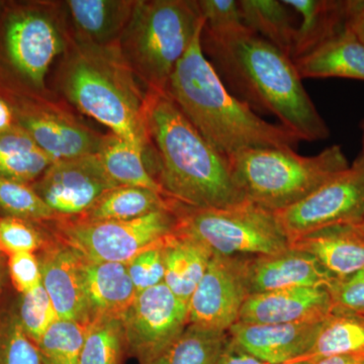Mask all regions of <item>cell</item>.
<instances>
[{"mask_svg": "<svg viewBox=\"0 0 364 364\" xmlns=\"http://www.w3.org/2000/svg\"><path fill=\"white\" fill-rule=\"evenodd\" d=\"M323 320L296 324L237 322L230 328L228 334L235 345L264 363H284L308 353L320 331Z\"/></svg>", "mask_w": 364, "mask_h": 364, "instance_id": "cell-17", "label": "cell"}, {"mask_svg": "<svg viewBox=\"0 0 364 364\" xmlns=\"http://www.w3.org/2000/svg\"><path fill=\"white\" fill-rule=\"evenodd\" d=\"M166 237V236H165ZM163 239L144 249L126 263L136 291H146L164 284L165 265Z\"/></svg>", "mask_w": 364, "mask_h": 364, "instance_id": "cell-37", "label": "cell"}, {"mask_svg": "<svg viewBox=\"0 0 364 364\" xmlns=\"http://www.w3.org/2000/svg\"><path fill=\"white\" fill-rule=\"evenodd\" d=\"M289 243L318 230L358 225L364 215V163L360 156L304 200L274 212Z\"/></svg>", "mask_w": 364, "mask_h": 364, "instance_id": "cell-9", "label": "cell"}, {"mask_svg": "<svg viewBox=\"0 0 364 364\" xmlns=\"http://www.w3.org/2000/svg\"><path fill=\"white\" fill-rule=\"evenodd\" d=\"M249 296L241 257L213 256L188 301V325L228 332Z\"/></svg>", "mask_w": 364, "mask_h": 364, "instance_id": "cell-12", "label": "cell"}, {"mask_svg": "<svg viewBox=\"0 0 364 364\" xmlns=\"http://www.w3.org/2000/svg\"><path fill=\"white\" fill-rule=\"evenodd\" d=\"M2 282H4V270H2L1 263H0V293H1Z\"/></svg>", "mask_w": 364, "mask_h": 364, "instance_id": "cell-47", "label": "cell"}, {"mask_svg": "<svg viewBox=\"0 0 364 364\" xmlns=\"http://www.w3.org/2000/svg\"><path fill=\"white\" fill-rule=\"evenodd\" d=\"M21 127L53 161L97 154L104 136L55 109L21 112Z\"/></svg>", "mask_w": 364, "mask_h": 364, "instance_id": "cell-18", "label": "cell"}, {"mask_svg": "<svg viewBox=\"0 0 364 364\" xmlns=\"http://www.w3.org/2000/svg\"><path fill=\"white\" fill-rule=\"evenodd\" d=\"M176 207L131 221L59 219L56 238L75 250L83 260L126 264L144 249L174 231Z\"/></svg>", "mask_w": 364, "mask_h": 364, "instance_id": "cell-8", "label": "cell"}, {"mask_svg": "<svg viewBox=\"0 0 364 364\" xmlns=\"http://www.w3.org/2000/svg\"><path fill=\"white\" fill-rule=\"evenodd\" d=\"M81 270L91 321L123 318L138 294L127 265L82 259Z\"/></svg>", "mask_w": 364, "mask_h": 364, "instance_id": "cell-20", "label": "cell"}, {"mask_svg": "<svg viewBox=\"0 0 364 364\" xmlns=\"http://www.w3.org/2000/svg\"><path fill=\"white\" fill-rule=\"evenodd\" d=\"M0 210L7 217L30 222L56 220V215L30 184L0 177Z\"/></svg>", "mask_w": 364, "mask_h": 364, "instance_id": "cell-33", "label": "cell"}, {"mask_svg": "<svg viewBox=\"0 0 364 364\" xmlns=\"http://www.w3.org/2000/svg\"><path fill=\"white\" fill-rule=\"evenodd\" d=\"M246 200L277 212L291 207L350 166L341 146L303 156L291 148H256L228 157Z\"/></svg>", "mask_w": 364, "mask_h": 364, "instance_id": "cell-6", "label": "cell"}, {"mask_svg": "<svg viewBox=\"0 0 364 364\" xmlns=\"http://www.w3.org/2000/svg\"><path fill=\"white\" fill-rule=\"evenodd\" d=\"M163 253L164 284L188 304L214 255L202 243L176 229L163 239Z\"/></svg>", "mask_w": 364, "mask_h": 364, "instance_id": "cell-22", "label": "cell"}, {"mask_svg": "<svg viewBox=\"0 0 364 364\" xmlns=\"http://www.w3.org/2000/svg\"><path fill=\"white\" fill-rule=\"evenodd\" d=\"M361 130H363V152L359 155L364 163V119L363 123H361Z\"/></svg>", "mask_w": 364, "mask_h": 364, "instance_id": "cell-45", "label": "cell"}, {"mask_svg": "<svg viewBox=\"0 0 364 364\" xmlns=\"http://www.w3.org/2000/svg\"><path fill=\"white\" fill-rule=\"evenodd\" d=\"M0 364H45L16 313L0 314Z\"/></svg>", "mask_w": 364, "mask_h": 364, "instance_id": "cell-34", "label": "cell"}, {"mask_svg": "<svg viewBox=\"0 0 364 364\" xmlns=\"http://www.w3.org/2000/svg\"><path fill=\"white\" fill-rule=\"evenodd\" d=\"M301 16L291 58L317 49L346 28L347 0H282Z\"/></svg>", "mask_w": 364, "mask_h": 364, "instance_id": "cell-23", "label": "cell"}, {"mask_svg": "<svg viewBox=\"0 0 364 364\" xmlns=\"http://www.w3.org/2000/svg\"><path fill=\"white\" fill-rule=\"evenodd\" d=\"M228 342V332L188 325L181 336L149 364H215Z\"/></svg>", "mask_w": 364, "mask_h": 364, "instance_id": "cell-30", "label": "cell"}, {"mask_svg": "<svg viewBox=\"0 0 364 364\" xmlns=\"http://www.w3.org/2000/svg\"><path fill=\"white\" fill-rule=\"evenodd\" d=\"M334 311L358 313L364 310V268L337 279L330 287Z\"/></svg>", "mask_w": 364, "mask_h": 364, "instance_id": "cell-39", "label": "cell"}, {"mask_svg": "<svg viewBox=\"0 0 364 364\" xmlns=\"http://www.w3.org/2000/svg\"><path fill=\"white\" fill-rule=\"evenodd\" d=\"M304 78H347L364 81V45L345 28L331 40L294 60Z\"/></svg>", "mask_w": 364, "mask_h": 364, "instance_id": "cell-21", "label": "cell"}, {"mask_svg": "<svg viewBox=\"0 0 364 364\" xmlns=\"http://www.w3.org/2000/svg\"><path fill=\"white\" fill-rule=\"evenodd\" d=\"M117 184L107 173L97 154L53 163L33 188L59 219L85 214Z\"/></svg>", "mask_w": 364, "mask_h": 364, "instance_id": "cell-11", "label": "cell"}, {"mask_svg": "<svg viewBox=\"0 0 364 364\" xmlns=\"http://www.w3.org/2000/svg\"><path fill=\"white\" fill-rule=\"evenodd\" d=\"M9 272L14 287L21 294L33 291L42 284L40 259L35 253H16L9 256Z\"/></svg>", "mask_w": 364, "mask_h": 364, "instance_id": "cell-40", "label": "cell"}, {"mask_svg": "<svg viewBox=\"0 0 364 364\" xmlns=\"http://www.w3.org/2000/svg\"><path fill=\"white\" fill-rule=\"evenodd\" d=\"M97 155L105 171L117 186L152 189L167 196L146 166L145 152L124 139L112 133L105 136Z\"/></svg>", "mask_w": 364, "mask_h": 364, "instance_id": "cell-29", "label": "cell"}, {"mask_svg": "<svg viewBox=\"0 0 364 364\" xmlns=\"http://www.w3.org/2000/svg\"><path fill=\"white\" fill-rule=\"evenodd\" d=\"M364 352V316L333 311L323 320L312 348L296 360L317 363L341 354Z\"/></svg>", "mask_w": 364, "mask_h": 364, "instance_id": "cell-28", "label": "cell"}, {"mask_svg": "<svg viewBox=\"0 0 364 364\" xmlns=\"http://www.w3.org/2000/svg\"><path fill=\"white\" fill-rule=\"evenodd\" d=\"M215 364H268L261 359L255 358L252 354L243 350L240 347L235 345L230 340L225 348L223 349L221 355L218 358Z\"/></svg>", "mask_w": 364, "mask_h": 364, "instance_id": "cell-42", "label": "cell"}, {"mask_svg": "<svg viewBox=\"0 0 364 364\" xmlns=\"http://www.w3.org/2000/svg\"><path fill=\"white\" fill-rule=\"evenodd\" d=\"M62 90L72 105L145 152L150 142L146 124L148 95L119 48L81 41L67 59Z\"/></svg>", "mask_w": 364, "mask_h": 364, "instance_id": "cell-4", "label": "cell"}, {"mask_svg": "<svg viewBox=\"0 0 364 364\" xmlns=\"http://www.w3.org/2000/svg\"><path fill=\"white\" fill-rule=\"evenodd\" d=\"M146 124L159 158L157 181L169 198L193 208L246 200L228 157L200 135L167 93L148 95Z\"/></svg>", "mask_w": 364, "mask_h": 364, "instance_id": "cell-3", "label": "cell"}, {"mask_svg": "<svg viewBox=\"0 0 364 364\" xmlns=\"http://www.w3.org/2000/svg\"><path fill=\"white\" fill-rule=\"evenodd\" d=\"M126 351L122 318H97L87 326L79 364H122Z\"/></svg>", "mask_w": 364, "mask_h": 364, "instance_id": "cell-31", "label": "cell"}, {"mask_svg": "<svg viewBox=\"0 0 364 364\" xmlns=\"http://www.w3.org/2000/svg\"><path fill=\"white\" fill-rule=\"evenodd\" d=\"M50 242L46 240L32 222L20 218H0V251L13 255L16 253H35L44 249Z\"/></svg>", "mask_w": 364, "mask_h": 364, "instance_id": "cell-36", "label": "cell"}, {"mask_svg": "<svg viewBox=\"0 0 364 364\" xmlns=\"http://www.w3.org/2000/svg\"><path fill=\"white\" fill-rule=\"evenodd\" d=\"M54 163L20 126L0 133V177L31 183Z\"/></svg>", "mask_w": 364, "mask_h": 364, "instance_id": "cell-26", "label": "cell"}, {"mask_svg": "<svg viewBox=\"0 0 364 364\" xmlns=\"http://www.w3.org/2000/svg\"><path fill=\"white\" fill-rule=\"evenodd\" d=\"M65 4L82 41L97 46H114L130 20L135 1L69 0Z\"/></svg>", "mask_w": 364, "mask_h": 364, "instance_id": "cell-24", "label": "cell"}, {"mask_svg": "<svg viewBox=\"0 0 364 364\" xmlns=\"http://www.w3.org/2000/svg\"><path fill=\"white\" fill-rule=\"evenodd\" d=\"M291 248L312 255L337 279L364 268V233L356 225L318 230L291 242Z\"/></svg>", "mask_w": 364, "mask_h": 364, "instance_id": "cell-19", "label": "cell"}, {"mask_svg": "<svg viewBox=\"0 0 364 364\" xmlns=\"http://www.w3.org/2000/svg\"><path fill=\"white\" fill-rule=\"evenodd\" d=\"M87 325L72 320L55 321L38 342L45 364H79Z\"/></svg>", "mask_w": 364, "mask_h": 364, "instance_id": "cell-32", "label": "cell"}, {"mask_svg": "<svg viewBox=\"0 0 364 364\" xmlns=\"http://www.w3.org/2000/svg\"><path fill=\"white\" fill-rule=\"evenodd\" d=\"M122 321L127 351L149 364L188 327V305L161 284L136 294Z\"/></svg>", "mask_w": 364, "mask_h": 364, "instance_id": "cell-10", "label": "cell"}, {"mask_svg": "<svg viewBox=\"0 0 364 364\" xmlns=\"http://www.w3.org/2000/svg\"><path fill=\"white\" fill-rule=\"evenodd\" d=\"M196 33L170 77L166 93L200 135L226 157L256 148L296 149L301 140L291 131L258 116L230 92Z\"/></svg>", "mask_w": 364, "mask_h": 364, "instance_id": "cell-2", "label": "cell"}, {"mask_svg": "<svg viewBox=\"0 0 364 364\" xmlns=\"http://www.w3.org/2000/svg\"><path fill=\"white\" fill-rule=\"evenodd\" d=\"M359 314H361V315H363L364 316V310L363 311H361V312H358Z\"/></svg>", "mask_w": 364, "mask_h": 364, "instance_id": "cell-49", "label": "cell"}, {"mask_svg": "<svg viewBox=\"0 0 364 364\" xmlns=\"http://www.w3.org/2000/svg\"><path fill=\"white\" fill-rule=\"evenodd\" d=\"M176 229L202 243L214 256L253 257L291 248L274 212L250 200L220 208L177 203Z\"/></svg>", "mask_w": 364, "mask_h": 364, "instance_id": "cell-7", "label": "cell"}, {"mask_svg": "<svg viewBox=\"0 0 364 364\" xmlns=\"http://www.w3.org/2000/svg\"><path fill=\"white\" fill-rule=\"evenodd\" d=\"M238 1L244 26L291 58L296 26L289 7L282 0Z\"/></svg>", "mask_w": 364, "mask_h": 364, "instance_id": "cell-27", "label": "cell"}, {"mask_svg": "<svg viewBox=\"0 0 364 364\" xmlns=\"http://www.w3.org/2000/svg\"><path fill=\"white\" fill-rule=\"evenodd\" d=\"M196 4L205 21L203 28L208 33L224 35L246 28L238 0H198Z\"/></svg>", "mask_w": 364, "mask_h": 364, "instance_id": "cell-38", "label": "cell"}, {"mask_svg": "<svg viewBox=\"0 0 364 364\" xmlns=\"http://www.w3.org/2000/svg\"><path fill=\"white\" fill-rule=\"evenodd\" d=\"M202 47L230 92L254 112L272 114L301 141L329 138L291 57L247 28L224 35L203 28Z\"/></svg>", "mask_w": 364, "mask_h": 364, "instance_id": "cell-1", "label": "cell"}, {"mask_svg": "<svg viewBox=\"0 0 364 364\" xmlns=\"http://www.w3.org/2000/svg\"><path fill=\"white\" fill-rule=\"evenodd\" d=\"M176 200L152 189L119 186L107 191L85 215V221H131L160 210H170Z\"/></svg>", "mask_w": 364, "mask_h": 364, "instance_id": "cell-25", "label": "cell"}, {"mask_svg": "<svg viewBox=\"0 0 364 364\" xmlns=\"http://www.w3.org/2000/svg\"><path fill=\"white\" fill-rule=\"evenodd\" d=\"M346 28L364 45V0H347Z\"/></svg>", "mask_w": 364, "mask_h": 364, "instance_id": "cell-41", "label": "cell"}, {"mask_svg": "<svg viewBox=\"0 0 364 364\" xmlns=\"http://www.w3.org/2000/svg\"><path fill=\"white\" fill-rule=\"evenodd\" d=\"M4 43L14 68L37 88H44L50 67L65 49L56 21L37 9L16 11L9 16Z\"/></svg>", "mask_w": 364, "mask_h": 364, "instance_id": "cell-13", "label": "cell"}, {"mask_svg": "<svg viewBox=\"0 0 364 364\" xmlns=\"http://www.w3.org/2000/svg\"><path fill=\"white\" fill-rule=\"evenodd\" d=\"M359 228V230H360L361 232H363L364 233V215L363 218V220H361V222L359 223L358 225H356Z\"/></svg>", "mask_w": 364, "mask_h": 364, "instance_id": "cell-48", "label": "cell"}, {"mask_svg": "<svg viewBox=\"0 0 364 364\" xmlns=\"http://www.w3.org/2000/svg\"><path fill=\"white\" fill-rule=\"evenodd\" d=\"M42 284L59 318L90 324V308L83 287L82 258L58 240L51 241L39 257Z\"/></svg>", "mask_w": 364, "mask_h": 364, "instance_id": "cell-16", "label": "cell"}, {"mask_svg": "<svg viewBox=\"0 0 364 364\" xmlns=\"http://www.w3.org/2000/svg\"><path fill=\"white\" fill-rule=\"evenodd\" d=\"M18 317L26 334L37 344L50 326L58 320L56 310L43 284L21 294Z\"/></svg>", "mask_w": 364, "mask_h": 364, "instance_id": "cell-35", "label": "cell"}, {"mask_svg": "<svg viewBox=\"0 0 364 364\" xmlns=\"http://www.w3.org/2000/svg\"><path fill=\"white\" fill-rule=\"evenodd\" d=\"M279 364H314V363H309V361H306V360H293V361H289V363H279Z\"/></svg>", "mask_w": 364, "mask_h": 364, "instance_id": "cell-46", "label": "cell"}, {"mask_svg": "<svg viewBox=\"0 0 364 364\" xmlns=\"http://www.w3.org/2000/svg\"><path fill=\"white\" fill-rule=\"evenodd\" d=\"M334 311L328 287H296L251 294L238 322L248 324H296L323 320Z\"/></svg>", "mask_w": 364, "mask_h": 364, "instance_id": "cell-15", "label": "cell"}, {"mask_svg": "<svg viewBox=\"0 0 364 364\" xmlns=\"http://www.w3.org/2000/svg\"><path fill=\"white\" fill-rule=\"evenodd\" d=\"M0 253H1V251H0Z\"/></svg>", "mask_w": 364, "mask_h": 364, "instance_id": "cell-50", "label": "cell"}, {"mask_svg": "<svg viewBox=\"0 0 364 364\" xmlns=\"http://www.w3.org/2000/svg\"><path fill=\"white\" fill-rule=\"evenodd\" d=\"M14 114L11 107L0 98V133H4L13 127Z\"/></svg>", "mask_w": 364, "mask_h": 364, "instance_id": "cell-44", "label": "cell"}, {"mask_svg": "<svg viewBox=\"0 0 364 364\" xmlns=\"http://www.w3.org/2000/svg\"><path fill=\"white\" fill-rule=\"evenodd\" d=\"M314 364H364V352L330 356Z\"/></svg>", "mask_w": 364, "mask_h": 364, "instance_id": "cell-43", "label": "cell"}, {"mask_svg": "<svg viewBox=\"0 0 364 364\" xmlns=\"http://www.w3.org/2000/svg\"><path fill=\"white\" fill-rule=\"evenodd\" d=\"M203 26L196 1H135L117 48L150 92L166 93L174 69Z\"/></svg>", "mask_w": 364, "mask_h": 364, "instance_id": "cell-5", "label": "cell"}, {"mask_svg": "<svg viewBox=\"0 0 364 364\" xmlns=\"http://www.w3.org/2000/svg\"><path fill=\"white\" fill-rule=\"evenodd\" d=\"M249 296L296 287H330L337 279L310 254L289 248L272 255L241 257Z\"/></svg>", "mask_w": 364, "mask_h": 364, "instance_id": "cell-14", "label": "cell"}]
</instances>
